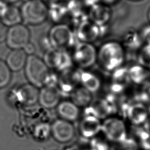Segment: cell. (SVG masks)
Returning a JSON list of instances; mask_svg holds the SVG:
<instances>
[{"mask_svg": "<svg viewBox=\"0 0 150 150\" xmlns=\"http://www.w3.org/2000/svg\"><path fill=\"white\" fill-rule=\"evenodd\" d=\"M137 99L138 101L141 100H150V81L145 82L144 84L141 93L137 96Z\"/></svg>", "mask_w": 150, "mask_h": 150, "instance_id": "obj_26", "label": "cell"}, {"mask_svg": "<svg viewBox=\"0 0 150 150\" xmlns=\"http://www.w3.org/2000/svg\"><path fill=\"white\" fill-rule=\"evenodd\" d=\"M8 5H9L5 3L4 1L0 0V17L2 15V14L6 11Z\"/></svg>", "mask_w": 150, "mask_h": 150, "instance_id": "obj_30", "label": "cell"}, {"mask_svg": "<svg viewBox=\"0 0 150 150\" xmlns=\"http://www.w3.org/2000/svg\"><path fill=\"white\" fill-rule=\"evenodd\" d=\"M24 69L25 76L30 84L38 88L49 84V68L43 59L35 54L28 56Z\"/></svg>", "mask_w": 150, "mask_h": 150, "instance_id": "obj_2", "label": "cell"}, {"mask_svg": "<svg viewBox=\"0 0 150 150\" xmlns=\"http://www.w3.org/2000/svg\"><path fill=\"white\" fill-rule=\"evenodd\" d=\"M128 71L130 80L135 84L144 83L149 76L148 69L138 63L128 68Z\"/></svg>", "mask_w": 150, "mask_h": 150, "instance_id": "obj_21", "label": "cell"}, {"mask_svg": "<svg viewBox=\"0 0 150 150\" xmlns=\"http://www.w3.org/2000/svg\"><path fill=\"white\" fill-rule=\"evenodd\" d=\"M22 21L30 25H38L47 18L49 10L41 0H27L20 8Z\"/></svg>", "mask_w": 150, "mask_h": 150, "instance_id": "obj_3", "label": "cell"}, {"mask_svg": "<svg viewBox=\"0 0 150 150\" xmlns=\"http://www.w3.org/2000/svg\"><path fill=\"white\" fill-rule=\"evenodd\" d=\"M30 33L27 26L19 23L9 27L8 29L5 42L12 50L23 49L30 42Z\"/></svg>", "mask_w": 150, "mask_h": 150, "instance_id": "obj_7", "label": "cell"}, {"mask_svg": "<svg viewBox=\"0 0 150 150\" xmlns=\"http://www.w3.org/2000/svg\"><path fill=\"white\" fill-rule=\"evenodd\" d=\"M59 90L53 85H47L41 88L39 93L38 102L43 107L50 109L57 106L60 103Z\"/></svg>", "mask_w": 150, "mask_h": 150, "instance_id": "obj_10", "label": "cell"}, {"mask_svg": "<svg viewBox=\"0 0 150 150\" xmlns=\"http://www.w3.org/2000/svg\"><path fill=\"white\" fill-rule=\"evenodd\" d=\"M71 97V101L77 107H86L91 102L92 93L82 86L73 90Z\"/></svg>", "mask_w": 150, "mask_h": 150, "instance_id": "obj_19", "label": "cell"}, {"mask_svg": "<svg viewBox=\"0 0 150 150\" xmlns=\"http://www.w3.org/2000/svg\"><path fill=\"white\" fill-rule=\"evenodd\" d=\"M97 50L90 42H82L74 48L71 59L78 67L87 69L97 62Z\"/></svg>", "mask_w": 150, "mask_h": 150, "instance_id": "obj_4", "label": "cell"}, {"mask_svg": "<svg viewBox=\"0 0 150 150\" xmlns=\"http://www.w3.org/2000/svg\"><path fill=\"white\" fill-rule=\"evenodd\" d=\"M122 45L125 49L138 51L144 45L139 30L134 29H128L124 35Z\"/></svg>", "mask_w": 150, "mask_h": 150, "instance_id": "obj_17", "label": "cell"}, {"mask_svg": "<svg viewBox=\"0 0 150 150\" xmlns=\"http://www.w3.org/2000/svg\"><path fill=\"white\" fill-rule=\"evenodd\" d=\"M8 29V27L0 21V43L5 42Z\"/></svg>", "mask_w": 150, "mask_h": 150, "instance_id": "obj_28", "label": "cell"}, {"mask_svg": "<svg viewBox=\"0 0 150 150\" xmlns=\"http://www.w3.org/2000/svg\"><path fill=\"white\" fill-rule=\"evenodd\" d=\"M79 130L84 137H94L101 131V122L95 115L86 116L80 123Z\"/></svg>", "mask_w": 150, "mask_h": 150, "instance_id": "obj_12", "label": "cell"}, {"mask_svg": "<svg viewBox=\"0 0 150 150\" xmlns=\"http://www.w3.org/2000/svg\"><path fill=\"white\" fill-rule=\"evenodd\" d=\"M27 58L23 49H13L7 55L5 62L11 71H18L24 68Z\"/></svg>", "mask_w": 150, "mask_h": 150, "instance_id": "obj_14", "label": "cell"}, {"mask_svg": "<svg viewBox=\"0 0 150 150\" xmlns=\"http://www.w3.org/2000/svg\"><path fill=\"white\" fill-rule=\"evenodd\" d=\"M11 79V70L6 62L0 59V88L6 87Z\"/></svg>", "mask_w": 150, "mask_h": 150, "instance_id": "obj_24", "label": "cell"}, {"mask_svg": "<svg viewBox=\"0 0 150 150\" xmlns=\"http://www.w3.org/2000/svg\"><path fill=\"white\" fill-rule=\"evenodd\" d=\"M131 1H134V2H138V1H140L141 0H129Z\"/></svg>", "mask_w": 150, "mask_h": 150, "instance_id": "obj_35", "label": "cell"}, {"mask_svg": "<svg viewBox=\"0 0 150 150\" xmlns=\"http://www.w3.org/2000/svg\"><path fill=\"white\" fill-rule=\"evenodd\" d=\"M142 39L144 43L150 44V24H148L142 26L139 30Z\"/></svg>", "mask_w": 150, "mask_h": 150, "instance_id": "obj_27", "label": "cell"}, {"mask_svg": "<svg viewBox=\"0 0 150 150\" xmlns=\"http://www.w3.org/2000/svg\"><path fill=\"white\" fill-rule=\"evenodd\" d=\"M39 91L31 84L22 85L16 91L19 101L25 105H33L38 101Z\"/></svg>", "mask_w": 150, "mask_h": 150, "instance_id": "obj_13", "label": "cell"}, {"mask_svg": "<svg viewBox=\"0 0 150 150\" xmlns=\"http://www.w3.org/2000/svg\"><path fill=\"white\" fill-rule=\"evenodd\" d=\"M51 134L58 142L65 143L71 141L74 135V128L71 122L58 119L50 126Z\"/></svg>", "mask_w": 150, "mask_h": 150, "instance_id": "obj_9", "label": "cell"}, {"mask_svg": "<svg viewBox=\"0 0 150 150\" xmlns=\"http://www.w3.org/2000/svg\"><path fill=\"white\" fill-rule=\"evenodd\" d=\"M101 131L110 141L121 143L127 139L126 127L120 118L110 117L101 123Z\"/></svg>", "mask_w": 150, "mask_h": 150, "instance_id": "obj_6", "label": "cell"}, {"mask_svg": "<svg viewBox=\"0 0 150 150\" xmlns=\"http://www.w3.org/2000/svg\"><path fill=\"white\" fill-rule=\"evenodd\" d=\"M79 78L82 86L91 93L97 91L101 87L100 79L93 73L83 72L79 75Z\"/></svg>", "mask_w": 150, "mask_h": 150, "instance_id": "obj_18", "label": "cell"}, {"mask_svg": "<svg viewBox=\"0 0 150 150\" xmlns=\"http://www.w3.org/2000/svg\"><path fill=\"white\" fill-rule=\"evenodd\" d=\"M2 1H4L5 3H6L8 5H12L13 4L18 2L21 0H2Z\"/></svg>", "mask_w": 150, "mask_h": 150, "instance_id": "obj_33", "label": "cell"}, {"mask_svg": "<svg viewBox=\"0 0 150 150\" xmlns=\"http://www.w3.org/2000/svg\"><path fill=\"white\" fill-rule=\"evenodd\" d=\"M50 132L51 133L50 127L45 124L39 125L35 131L36 137L40 139H44L46 138Z\"/></svg>", "mask_w": 150, "mask_h": 150, "instance_id": "obj_25", "label": "cell"}, {"mask_svg": "<svg viewBox=\"0 0 150 150\" xmlns=\"http://www.w3.org/2000/svg\"><path fill=\"white\" fill-rule=\"evenodd\" d=\"M141 103H142V104H144V105L146 107L148 111V114L149 115H150V100H141L138 101Z\"/></svg>", "mask_w": 150, "mask_h": 150, "instance_id": "obj_31", "label": "cell"}, {"mask_svg": "<svg viewBox=\"0 0 150 150\" xmlns=\"http://www.w3.org/2000/svg\"><path fill=\"white\" fill-rule=\"evenodd\" d=\"M133 133L139 144L144 149L150 150V132L144 127L135 125L133 128Z\"/></svg>", "mask_w": 150, "mask_h": 150, "instance_id": "obj_22", "label": "cell"}, {"mask_svg": "<svg viewBox=\"0 0 150 150\" xmlns=\"http://www.w3.org/2000/svg\"><path fill=\"white\" fill-rule=\"evenodd\" d=\"M125 59L124 47L115 40L104 43L97 50V62L103 69L108 71H114L121 67Z\"/></svg>", "mask_w": 150, "mask_h": 150, "instance_id": "obj_1", "label": "cell"}, {"mask_svg": "<svg viewBox=\"0 0 150 150\" xmlns=\"http://www.w3.org/2000/svg\"><path fill=\"white\" fill-rule=\"evenodd\" d=\"M0 18L1 22L8 28L21 23L22 21L20 9L13 5L8 6Z\"/></svg>", "mask_w": 150, "mask_h": 150, "instance_id": "obj_16", "label": "cell"}, {"mask_svg": "<svg viewBox=\"0 0 150 150\" xmlns=\"http://www.w3.org/2000/svg\"><path fill=\"white\" fill-rule=\"evenodd\" d=\"M23 50L25 51V52L26 53L28 56L35 54V52L36 50V47L34 44H33L32 42L28 43L23 48Z\"/></svg>", "mask_w": 150, "mask_h": 150, "instance_id": "obj_29", "label": "cell"}, {"mask_svg": "<svg viewBox=\"0 0 150 150\" xmlns=\"http://www.w3.org/2000/svg\"><path fill=\"white\" fill-rule=\"evenodd\" d=\"M146 16H147V19H148V21L149 22V23L150 24V8H149V9L147 11Z\"/></svg>", "mask_w": 150, "mask_h": 150, "instance_id": "obj_34", "label": "cell"}, {"mask_svg": "<svg viewBox=\"0 0 150 150\" xmlns=\"http://www.w3.org/2000/svg\"><path fill=\"white\" fill-rule=\"evenodd\" d=\"M125 114L135 125L145 123L149 117L146 107L139 101L127 105L125 108Z\"/></svg>", "mask_w": 150, "mask_h": 150, "instance_id": "obj_11", "label": "cell"}, {"mask_svg": "<svg viewBox=\"0 0 150 150\" xmlns=\"http://www.w3.org/2000/svg\"><path fill=\"white\" fill-rule=\"evenodd\" d=\"M104 5H111L117 3L119 0H100Z\"/></svg>", "mask_w": 150, "mask_h": 150, "instance_id": "obj_32", "label": "cell"}, {"mask_svg": "<svg viewBox=\"0 0 150 150\" xmlns=\"http://www.w3.org/2000/svg\"><path fill=\"white\" fill-rule=\"evenodd\" d=\"M137 60L139 64L150 69V44L144 43L137 51Z\"/></svg>", "mask_w": 150, "mask_h": 150, "instance_id": "obj_23", "label": "cell"}, {"mask_svg": "<svg viewBox=\"0 0 150 150\" xmlns=\"http://www.w3.org/2000/svg\"><path fill=\"white\" fill-rule=\"evenodd\" d=\"M43 60L49 68L59 71L67 69L73 62L71 57L64 50L54 48L45 54Z\"/></svg>", "mask_w": 150, "mask_h": 150, "instance_id": "obj_8", "label": "cell"}, {"mask_svg": "<svg viewBox=\"0 0 150 150\" xmlns=\"http://www.w3.org/2000/svg\"><path fill=\"white\" fill-rule=\"evenodd\" d=\"M48 39L54 49L64 50L73 42V35L72 30L67 25L59 23L50 28L48 33Z\"/></svg>", "mask_w": 150, "mask_h": 150, "instance_id": "obj_5", "label": "cell"}, {"mask_svg": "<svg viewBox=\"0 0 150 150\" xmlns=\"http://www.w3.org/2000/svg\"><path fill=\"white\" fill-rule=\"evenodd\" d=\"M114 88L116 91L122 90L131 81L129 79L128 68L122 66L114 71Z\"/></svg>", "mask_w": 150, "mask_h": 150, "instance_id": "obj_20", "label": "cell"}, {"mask_svg": "<svg viewBox=\"0 0 150 150\" xmlns=\"http://www.w3.org/2000/svg\"><path fill=\"white\" fill-rule=\"evenodd\" d=\"M57 111L61 119L71 122L76 120L80 115L79 107L71 101H63L59 103Z\"/></svg>", "mask_w": 150, "mask_h": 150, "instance_id": "obj_15", "label": "cell"}]
</instances>
